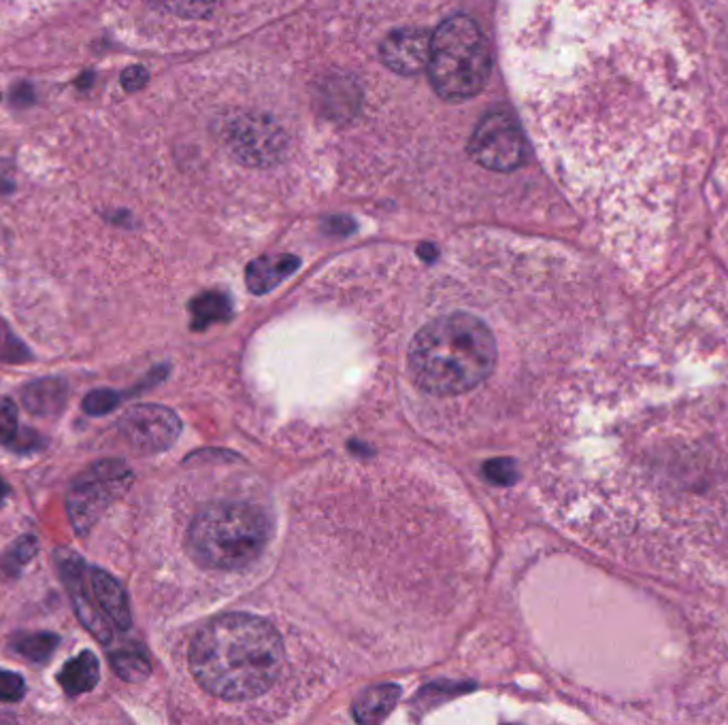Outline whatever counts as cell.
Masks as SVG:
<instances>
[{"label":"cell","mask_w":728,"mask_h":725,"mask_svg":"<svg viewBox=\"0 0 728 725\" xmlns=\"http://www.w3.org/2000/svg\"><path fill=\"white\" fill-rule=\"evenodd\" d=\"M24 692L27 683L20 674L0 669V702H18L24 698Z\"/></svg>","instance_id":"obj_24"},{"label":"cell","mask_w":728,"mask_h":725,"mask_svg":"<svg viewBox=\"0 0 728 725\" xmlns=\"http://www.w3.org/2000/svg\"><path fill=\"white\" fill-rule=\"evenodd\" d=\"M192 311L196 315V328L205 325L207 322H214L217 318L226 315V302L222 296H203L192 304Z\"/></svg>","instance_id":"obj_20"},{"label":"cell","mask_w":728,"mask_h":725,"mask_svg":"<svg viewBox=\"0 0 728 725\" xmlns=\"http://www.w3.org/2000/svg\"><path fill=\"white\" fill-rule=\"evenodd\" d=\"M111 666L124 681L129 683H141L150 674V662L139 651H117L111 655Z\"/></svg>","instance_id":"obj_18"},{"label":"cell","mask_w":728,"mask_h":725,"mask_svg":"<svg viewBox=\"0 0 728 725\" xmlns=\"http://www.w3.org/2000/svg\"><path fill=\"white\" fill-rule=\"evenodd\" d=\"M131 484L133 473L120 459H105L83 470L66 496V509L75 532L85 537L99 517L124 496Z\"/></svg>","instance_id":"obj_7"},{"label":"cell","mask_w":728,"mask_h":725,"mask_svg":"<svg viewBox=\"0 0 728 725\" xmlns=\"http://www.w3.org/2000/svg\"><path fill=\"white\" fill-rule=\"evenodd\" d=\"M485 475H488L490 481L501 485L513 484V479H515L512 462H507V459H494V462H490L485 466Z\"/></svg>","instance_id":"obj_26"},{"label":"cell","mask_w":728,"mask_h":725,"mask_svg":"<svg viewBox=\"0 0 728 725\" xmlns=\"http://www.w3.org/2000/svg\"><path fill=\"white\" fill-rule=\"evenodd\" d=\"M526 136L512 111H490L471 136L469 152L490 170L510 173L526 160Z\"/></svg>","instance_id":"obj_8"},{"label":"cell","mask_w":728,"mask_h":725,"mask_svg":"<svg viewBox=\"0 0 728 725\" xmlns=\"http://www.w3.org/2000/svg\"><path fill=\"white\" fill-rule=\"evenodd\" d=\"M99 679H101V669L92 651L80 653L58 674V681L69 696H81L85 692H92L99 685Z\"/></svg>","instance_id":"obj_14"},{"label":"cell","mask_w":728,"mask_h":725,"mask_svg":"<svg viewBox=\"0 0 728 725\" xmlns=\"http://www.w3.org/2000/svg\"><path fill=\"white\" fill-rule=\"evenodd\" d=\"M90 581H92V590H94L99 604L113 621V625L117 630H129L133 618H131V607H129V598H126L124 588L109 572L99 570V568H92Z\"/></svg>","instance_id":"obj_12"},{"label":"cell","mask_w":728,"mask_h":725,"mask_svg":"<svg viewBox=\"0 0 728 725\" xmlns=\"http://www.w3.org/2000/svg\"><path fill=\"white\" fill-rule=\"evenodd\" d=\"M27 348L11 334V330L0 322V364H13L28 360Z\"/></svg>","instance_id":"obj_22"},{"label":"cell","mask_w":728,"mask_h":725,"mask_svg":"<svg viewBox=\"0 0 728 725\" xmlns=\"http://www.w3.org/2000/svg\"><path fill=\"white\" fill-rule=\"evenodd\" d=\"M496 355L488 323L469 313H450L418 330L407 364L422 392L450 398L484 383L496 366Z\"/></svg>","instance_id":"obj_4"},{"label":"cell","mask_w":728,"mask_h":725,"mask_svg":"<svg viewBox=\"0 0 728 725\" xmlns=\"http://www.w3.org/2000/svg\"><path fill=\"white\" fill-rule=\"evenodd\" d=\"M513 96L541 162L621 256L669 235L701 92L669 0H505Z\"/></svg>","instance_id":"obj_1"},{"label":"cell","mask_w":728,"mask_h":725,"mask_svg":"<svg viewBox=\"0 0 728 725\" xmlns=\"http://www.w3.org/2000/svg\"><path fill=\"white\" fill-rule=\"evenodd\" d=\"M7 494H9V487H7V484L0 479V503L4 500V496H7Z\"/></svg>","instance_id":"obj_28"},{"label":"cell","mask_w":728,"mask_h":725,"mask_svg":"<svg viewBox=\"0 0 728 725\" xmlns=\"http://www.w3.org/2000/svg\"><path fill=\"white\" fill-rule=\"evenodd\" d=\"M145 81H147V73L141 66H131L122 73V85L126 90H139V87L145 85Z\"/></svg>","instance_id":"obj_27"},{"label":"cell","mask_w":728,"mask_h":725,"mask_svg":"<svg viewBox=\"0 0 728 725\" xmlns=\"http://www.w3.org/2000/svg\"><path fill=\"white\" fill-rule=\"evenodd\" d=\"M492 54L480 27L464 15L445 20L431 37L429 73L445 101H466L484 90Z\"/></svg>","instance_id":"obj_6"},{"label":"cell","mask_w":728,"mask_h":725,"mask_svg":"<svg viewBox=\"0 0 728 725\" xmlns=\"http://www.w3.org/2000/svg\"><path fill=\"white\" fill-rule=\"evenodd\" d=\"M117 404H120V394H115L111 390H96L85 396L83 411L88 415H107Z\"/></svg>","instance_id":"obj_23"},{"label":"cell","mask_w":728,"mask_h":725,"mask_svg":"<svg viewBox=\"0 0 728 725\" xmlns=\"http://www.w3.org/2000/svg\"><path fill=\"white\" fill-rule=\"evenodd\" d=\"M399 696H401V692L394 685H379V687H371V690L362 692L358 698L353 700V706H351L353 719L358 724H378L392 713V708L399 702Z\"/></svg>","instance_id":"obj_13"},{"label":"cell","mask_w":728,"mask_h":725,"mask_svg":"<svg viewBox=\"0 0 728 725\" xmlns=\"http://www.w3.org/2000/svg\"><path fill=\"white\" fill-rule=\"evenodd\" d=\"M677 358V355H675ZM637 376V396L626 454V507L637 538L652 553L679 551L716 537L728 505V371L679 369L677 360H647Z\"/></svg>","instance_id":"obj_2"},{"label":"cell","mask_w":728,"mask_h":725,"mask_svg":"<svg viewBox=\"0 0 728 725\" xmlns=\"http://www.w3.org/2000/svg\"><path fill=\"white\" fill-rule=\"evenodd\" d=\"M284 643L267 619L226 613L205 623L189 646V671L212 696L226 702L258 698L275 685Z\"/></svg>","instance_id":"obj_3"},{"label":"cell","mask_w":728,"mask_h":725,"mask_svg":"<svg viewBox=\"0 0 728 725\" xmlns=\"http://www.w3.org/2000/svg\"><path fill=\"white\" fill-rule=\"evenodd\" d=\"M381 60L401 75H416L429 69L431 37L420 28H401L390 32L381 43Z\"/></svg>","instance_id":"obj_11"},{"label":"cell","mask_w":728,"mask_h":725,"mask_svg":"<svg viewBox=\"0 0 728 725\" xmlns=\"http://www.w3.org/2000/svg\"><path fill=\"white\" fill-rule=\"evenodd\" d=\"M37 551V540L34 537H24L7 556V562H11V570H18L20 566L27 565L28 560L34 556Z\"/></svg>","instance_id":"obj_25"},{"label":"cell","mask_w":728,"mask_h":725,"mask_svg":"<svg viewBox=\"0 0 728 725\" xmlns=\"http://www.w3.org/2000/svg\"><path fill=\"white\" fill-rule=\"evenodd\" d=\"M150 4L180 18H205L217 0H147Z\"/></svg>","instance_id":"obj_19"},{"label":"cell","mask_w":728,"mask_h":725,"mask_svg":"<svg viewBox=\"0 0 728 725\" xmlns=\"http://www.w3.org/2000/svg\"><path fill=\"white\" fill-rule=\"evenodd\" d=\"M269 538V517L256 505L214 503L189 524V556L203 568L243 570L263 556Z\"/></svg>","instance_id":"obj_5"},{"label":"cell","mask_w":728,"mask_h":725,"mask_svg":"<svg viewBox=\"0 0 728 725\" xmlns=\"http://www.w3.org/2000/svg\"><path fill=\"white\" fill-rule=\"evenodd\" d=\"M297 267V258H290V256L265 258V260L252 262L247 269V286L254 294H265L273 290L279 281H284L288 275H293Z\"/></svg>","instance_id":"obj_15"},{"label":"cell","mask_w":728,"mask_h":725,"mask_svg":"<svg viewBox=\"0 0 728 725\" xmlns=\"http://www.w3.org/2000/svg\"><path fill=\"white\" fill-rule=\"evenodd\" d=\"M120 432L139 454H161L175 445L182 422L166 406L139 404L122 415Z\"/></svg>","instance_id":"obj_9"},{"label":"cell","mask_w":728,"mask_h":725,"mask_svg":"<svg viewBox=\"0 0 728 725\" xmlns=\"http://www.w3.org/2000/svg\"><path fill=\"white\" fill-rule=\"evenodd\" d=\"M18 438V408L11 398H0V445H13Z\"/></svg>","instance_id":"obj_21"},{"label":"cell","mask_w":728,"mask_h":725,"mask_svg":"<svg viewBox=\"0 0 728 725\" xmlns=\"http://www.w3.org/2000/svg\"><path fill=\"white\" fill-rule=\"evenodd\" d=\"M58 646V636L48 632H32V634H20L13 639V649L28 660V662H45Z\"/></svg>","instance_id":"obj_17"},{"label":"cell","mask_w":728,"mask_h":725,"mask_svg":"<svg viewBox=\"0 0 728 725\" xmlns=\"http://www.w3.org/2000/svg\"><path fill=\"white\" fill-rule=\"evenodd\" d=\"M58 565H60V572H62V579L69 588V593L73 598V604H75V611H78L81 623L101 643H111L113 621L109 619L107 613L103 611V607L99 604V600L94 595L92 581L83 572L85 565L81 562L75 553H60Z\"/></svg>","instance_id":"obj_10"},{"label":"cell","mask_w":728,"mask_h":725,"mask_svg":"<svg viewBox=\"0 0 728 725\" xmlns=\"http://www.w3.org/2000/svg\"><path fill=\"white\" fill-rule=\"evenodd\" d=\"M22 398L30 413L54 415L66 401V385L60 379H41L28 385Z\"/></svg>","instance_id":"obj_16"}]
</instances>
